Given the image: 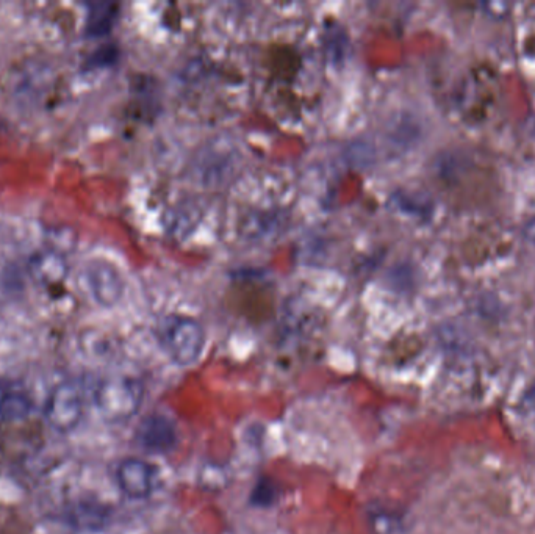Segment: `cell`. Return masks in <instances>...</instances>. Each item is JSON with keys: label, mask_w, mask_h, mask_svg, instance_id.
Returning <instances> with one entry per match:
<instances>
[{"label": "cell", "mask_w": 535, "mask_h": 534, "mask_svg": "<svg viewBox=\"0 0 535 534\" xmlns=\"http://www.w3.org/2000/svg\"><path fill=\"white\" fill-rule=\"evenodd\" d=\"M85 282L91 298L99 306L113 307L123 300L124 278L108 260L94 259L85 267Z\"/></svg>", "instance_id": "4"}, {"label": "cell", "mask_w": 535, "mask_h": 534, "mask_svg": "<svg viewBox=\"0 0 535 534\" xmlns=\"http://www.w3.org/2000/svg\"><path fill=\"white\" fill-rule=\"evenodd\" d=\"M157 339L174 364L190 367L201 359L205 331L201 323L185 315H168L157 326Z\"/></svg>", "instance_id": "1"}, {"label": "cell", "mask_w": 535, "mask_h": 534, "mask_svg": "<svg viewBox=\"0 0 535 534\" xmlns=\"http://www.w3.org/2000/svg\"><path fill=\"white\" fill-rule=\"evenodd\" d=\"M69 265L66 256L54 249L46 248L33 254L29 262V273L40 286L52 287L65 282Z\"/></svg>", "instance_id": "7"}, {"label": "cell", "mask_w": 535, "mask_h": 534, "mask_svg": "<svg viewBox=\"0 0 535 534\" xmlns=\"http://www.w3.org/2000/svg\"><path fill=\"white\" fill-rule=\"evenodd\" d=\"M115 16L116 5H94L90 11V18H88V33L94 35V37H101V35L110 32Z\"/></svg>", "instance_id": "9"}, {"label": "cell", "mask_w": 535, "mask_h": 534, "mask_svg": "<svg viewBox=\"0 0 535 534\" xmlns=\"http://www.w3.org/2000/svg\"><path fill=\"white\" fill-rule=\"evenodd\" d=\"M525 235L526 239H528L529 242L535 246V218H531V220L526 221Z\"/></svg>", "instance_id": "10"}, {"label": "cell", "mask_w": 535, "mask_h": 534, "mask_svg": "<svg viewBox=\"0 0 535 534\" xmlns=\"http://www.w3.org/2000/svg\"><path fill=\"white\" fill-rule=\"evenodd\" d=\"M2 392H4V390H2V387H0V397H2Z\"/></svg>", "instance_id": "11"}, {"label": "cell", "mask_w": 535, "mask_h": 534, "mask_svg": "<svg viewBox=\"0 0 535 534\" xmlns=\"http://www.w3.org/2000/svg\"><path fill=\"white\" fill-rule=\"evenodd\" d=\"M44 417L57 433L76 430L83 417V394L79 384L74 381L57 384L47 395Z\"/></svg>", "instance_id": "3"}, {"label": "cell", "mask_w": 535, "mask_h": 534, "mask_svg": "<svg viewBox=\"0 0 535 534\" xmlns=\"http://www.w3.org/2000/svg\"><path fill=\"white\" fill-rule=\"evenodd\" d=\"M118 486L133 500L151 497L160 481V472L151 462L144 459H124L116 470Z\"/></svg>", "instance_id": "5"}, {"label": "cell", "mask_w": 535, "mask_h": 534, "mask_svg": "<svg viewBox=\"0 0 535 534\" xmlns=\"http://www.w3.org/2000/svg\"><path fill=\"white\" fill-rule=\"evenodd\" d=\"M143 398V383L133 376H108L94 390V406L102 419L110 423L133 419L143 405Z\"/></svg>", "instance_id": "2"}, {"label": "cell", "mask_w": 535, "mask_h": 534, "mask_svg": "<svg viewBox=\"0 0 535 534\" xmlns=\"http://www.w3.org/2000/svg\"><path fill=\"white\" fill-rule=\"evenodd\" d=\"M137 442L146 452L165 455L176 447V425L166 415H148L138 426Z\"/></svg>", "instance_id": "6"}, {"label": "cell", "mask_w": 535, "mask_h": 534, "mask_svg": "<svg viewBox=\"0 0 535 534\" xmlns=\"http://www.w3.org/2000/svg\"><path fill=\"white\" fill-rule=\"evenodd\" d=\"M32 401L22 392H2L0 397V419L5 422H19L29 417Z\"/></svg>", "instance_id": "8"}]
</instances>
